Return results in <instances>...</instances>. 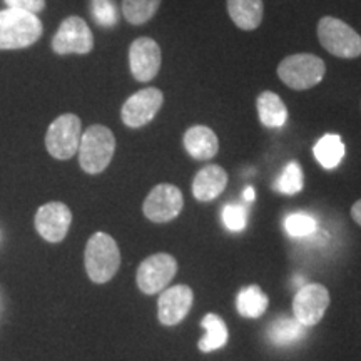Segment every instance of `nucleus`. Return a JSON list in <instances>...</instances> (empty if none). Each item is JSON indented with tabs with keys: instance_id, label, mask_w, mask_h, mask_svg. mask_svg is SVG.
I'll return each mask as SVG.
<instances>
[{
	"instance_id": "nucleus-1",
	"label": "nucleus",
	"mask_w": 361,
	"mask_h": 361,
	"mask_svg": "<svg viewBox=\"0 0 361 361\" xmlns=\"http://www.w3.org/2000/svg\"><path fill=\"white\" fill-rule=\"evenodd\" d=\"M42 22L35 13L4 8L0 11V51H19L42 37Z\"/></svg>"
},
{
	"instance_id": "nucleus-2",
	"label": "nucleus",
	"mask_w": 361,
	"mask_h": 361,
	"mask_svg": "<svg viewBox=\"0 0 361 361\" xmlns=\"http://www.w3.org/2000/svg\"><path fill=\"white\" fill-rule=\"evenodd\" d=\"M116 152V137L109 128L92 124L82 133L79 144V166L87 174H101L109 168Z\"/></svg>"
},
{
	"instance_id": "nucleus-3",
	"label": "nucleus",
	"mask_w": 361,
	"mask_h": 361,
	"mask_svg": "<svg viewBox=\"0 0 361 361\" xmlns=\"http://www.w3.org/2000/svg\"><path fill=\"white\" fill-rule=\"evenodd\" d=\"M84 264L92 283L111 281L121 268V251L114 238L106 233L92 234L84 251Z\"/></svg>"
},
{
	"instance_id": "nucleus-4",
	"label": "nucleus",
	"mask_w": 361,
	"mask_h": 361,
	"mask_svg": "<svg viewBox=\"0 0 361 361\" xmlns=\"http://www.w3.org/2000/svg\"><path fill=\"white\" fill-rule=\"evenodd\" d=\"M278 78L293 90L313 89L324 79L326 64L314 54L300 52L284 57L278 64Z\"/></svg>"
},
{
	"instance_id": "nucleus-5",
	"label": "nucleus",
	"mask_w": 361,
	"mask_h": 361,
	"mask_svg": "<svg viewBox=\"0 0 361 361\" xmlns=\"http://www.w3.org/2000/svg\"><path fill=\"white\" fill-rule=\"evenodd\" d=\"M316 34L322 47L331 56L338 59L361 57V35L341 19L331 16L322 17Z\"/></svg>"
},
{
	"instance_id": "nucleus-6",
	"label": "nucleus",
	"mask_w": 361,
	"mask_h": 361,
	"mask_svg": "<svg viewBox=\"0 0 361 361\" xmlns=\"http://www.w3.org/2000/svg\"><path fill=\"white\" fill-rule=\"evenodd\" d=\"M80 137H82V121L79 116H59L52 121L45 133V147L47 152L57 161H69L78 154Z\"/></svg>"
},
{
	"instance_id": "nucleus-7",
	"label": "nucleus",
	"mask_w": 361,
	"mask_h": 361,
	"mask_svg": "<svg viewBox=\"0 0 361 361\" xmlns=\"http://www.w3.org/2000/svg\"><path fill=\"white\" fill-rule=\"evenodd\" d=\"M178 274V261L169 252H156L139 264L135 283L144 295L151 296L164 291Z\"/></svg>"
},
{
	"instance_id": "nucleus-8",
	"label": "nucleus",
	"mask_w": 361,
	"mask_h": 361,
	"mask_svg": "<svg viewBox=\"0 0 361 361\" xmlns=\"http://www.w3.org/2000/svg\"><path fill=\"white\" fill-rule=\"evenodd\" d=\"M51 45L59 56H87L94 49V34L82 17L71 16L61 22Z\"/></svg>"
},
{
	"instance_id": "nucleus-9",
	"label": "nucleus",
	"mask_w": 361,
	"mask_h": 361,
	"mask_svg": "<svg viewBox=\"0 0 361 361\" xmlns=\"http://www.w3.org/2000/svg\"><path fill=\"white\" fill-rule=\"evenodd\" d=\"M184 207L183 192L169 183L157 184L142 202V213L151 223L164 224L178 218Z\"/></svg>"
},
{
	"instance_id": "nucleus-10",
	"label": "nucleus",
	"mask_w": 361,
	"mask_h": 361,
	"mask_svg": "<svg viewBox=\"0 0 361 361\" xmlns=\"http://www.w3.org/2000/svg\"><path fill=\"white\" fill-rule=\"evenodd\" d=\"M164 106V94L157 87L137 90L121 107V119L130 129H141L154 121Z\"/></svg>"
},
{
	"instance_id": "nucleus-11",
	"label": "nucleus",
	"mask_w": 361,
	"mask_h": 361,
	"mask_svg": "<svg viewBox=\"0 0 361 361\" xmlns=\"http://www.w3.org/2000/svg\"><path fill=\"white\" fill-rule=\"evenodd\" d=\"M329 301L328 288L322 283H310L296 291L293 300V313L295 319L303 326H316L326 313Z\"/></svg>"
},
{
	"instance_id": "nucleus-12",
	"label": "nucleus",
	"mask_w": 361,
	"mask_h": 361,
	"mask_svg": "<svg viewBox=\"0 0 361 361\" xmlns=\"http://www.w3.org/2000/svg\"><path fill=\"white\" fill-rule=\"evenodd\" d=\"M162 66L159 44L151 37H137L129 47V69L137 82L156 79Z\"/></svg>"
},
{
	"instance_id": "nucleus-13",
	"label": "nucleus",
	"mask_w": 361,
	"mask_h": 361,
	"mask_svg": "<svg viewBox=\"0 0 361 361\" xmlns=\"http://www.w3.org/2000/svg\"><path fill=\"white\" fill-rule=\"evenodd\" d=\"M35 231L47 243L64 241L72 224L71 207L61 201H51L40 206L35 213Z\"/></svg>"
},
{
	"instance_id": "nucleus-14",
	"label": "nucleus",
	"mask_w": 361,
	"mask_h": 361,
	"mask_svg": "<svg viewBox=\"0 0 361 361\" xmlns=\"http://www.w3.org/2000/svg\"><path fill=\"white\" fill-rule=\"evenodd\" d=\"M194 303V293L188 284H176L161 291L157 300V318L164 326H176L189 314Z\"/></svg>"
},
{
	"instance_id": "nucleus-15",
	"label": "nucleus",
	"mask_w": 361,
	"mask_h": 361,
	"mask_svg": "<svg viewBox=\"0 0 361 361\" xmlns=\"http://www.w3.org/2000/svg\"><path fill=\"white\" fill-rule=\"evenodd\" d=\"M228 173L218 164H207L192 179V196L200 202L218 200L228 186Z\"/></svg>"
},
{
	"instance_id": "nucleus-16",
	"label": "nucleus",
	"mask_w": 361,
	"mask_h": 361,
	"mask_svg": "<svg viewBox=\"0 0 361 361\" xmlns=\"http://www.w3.org/2000/svg\"><path fill=\"white\" fill-rule=\"evenodd\" d=\"M183 144L188 154L196 161H209L219 152L218 134L207 126L197 124L189 128L184 133Z\"/></svg>"
},
{
	"instance_id": "nucleus-17",
	"label": "nucleus",
	"mask_w": 361,
	"mask_h": 361,
	"mask_svg": "<svg viewBox=\"0 0 361 361\" xmlns=\"http://www.w3.org/2000/svg\"><path fill=\"white\" fill-rule=\"evenodd\" d=\"M226 8L234 25L245 32H252L263 22V0H226Z\"/></svg>"
},
{
	"instance_id": "nucleus-18",
	"label": "nucleus",
	"mask_w": 361,
	"mask_h": 361,
	"mask_svg": "<svg viewBox=\"0 0 361 361\" xmlns=\"http://www.w3.org/2000/svg\"><path fill=\"white\" fill-rule=\"evenodd\" d=\"M256 111L261 124L268 129H279L288 121V107L281 97L273 90H263L256 97Z\"/></svg>"
},
{
	"instance_id": "nucleus-19",
	"label": "nucleus",
	"mask_w": 361,
	"mask_h": 361,
	"mask_svg": "<svg viewBox=\"0 0 361 361\" xmlns=\"http://www.w3.org/2000/svg\"><path fill=\"white\" fill-rule=\"evenodd\" d=\"M201 326L206 329V336H202L200 343H197L200 351H202V353H211V351L224 348L226 343L229 340V331L221 316L207 313L202 318Z\"/></svg>"
},
{
	"instance_id": "nucleus-20",
	"label": "nucleus",
	"mask_w": 361,
	"mask_h": 361,
	"mask_svg": "<svg viewBox=\"0 0 361 361\" xmlns=\"http://www.w3.org/2000/svg\"><path fill=\"white\" fill-rule=\"evenodd\" d=\"M268 296H266L264 291L261 290L259 286H256V284H251V286L239 291L236 300L238 313L241 314L243 318L250 319L261 318V316L266 313V310H268Z\"/></svg>"
},
{
	"instance_id": "nucleus-21",
	"label": "nucleus",
	"mask_w": 361,
	"mask_h": 361,
	"mask_svg": "<svg viewBox=\"0 0 361 361\" xmlns=\"http://www.w3.org/2000/svg\"><path fill=\"white\" fill-rule=\"evenodd\" d=\"M316 161L323 166L324 169H335L345 157V144L341 137L336 134H326L316 142L313 149Z\"/></svg>"
},
{
	"instance_id": "nucleus-22",
	"label": "nucleus",
	"mask_w": 361,
	"mask_h": 361,
	"mask_svg": "<svg viewBox=\"0 0 361 361\" xmlns=\"http://www.w3.org/2000/svg\"><path fill=\"white\" fill-rule=\"evenodd\" d=\"M268 335L274 345L286 346L301 340L306 335V326L296 319L288 318V316H279L269 326Z\"/></svg>"
},
{
	"instance_id": "nucleus-23",
	"label": "nucleus",
	"mask_w": 361,
	"mask_h": 361,
	"mask_svg": "<svg viewBox=\"0 0 361 361\" xmlns=\"http://www.w3.org/2000/svg\"><path fill=\"white\" fill-rule=\"evenodd\" d=\"M162 0H123V16L130 25H144L159 11Z\"/></svg>"
},
{
	"instance_id": "nucleus-24",
	"label": "nucleus",
	"mask_w": 361,
	"mask_h": 361,
	"mask_svg": "<svg viewBox=\"0 0 361 361\" xmlns=\"http://www.w3.org/2000/svg\"><path fill=\"white\" fill-rule=\"evenodd\" d=\"M303 184L305 176L300 162L291 161L288 162L283 174L279 176V179L274 183V191L286 194V196H295V194L303 191Z\"/></svg>"
},
{
	"instance_id": "nucleus-25",
	"label": "nucleus",
	"mask_w": 361,
	"mask_h": 361,
	"mask_svg": "<svg viewBox=\"0 0 361 361\" xmlns=\"http://www.w3.org/2000/svg\"><path fill=\"white\" fill-rule=\"evenodd\" d=\"M284 228H286L288 234L293 238H305L314 233L316 221L308 214L296 213L290 214L284 219Z\"/></svg>"
},
{
	"instance_id": "nucleus-26",
	"label": "nucleus",
	"mask_w": 361,
	"mask_h": 361,
	"mask_svg": "<svg viewBox=\"0 0 361 361\" xmlns=\"http://www.w3.org/2000/svg\"><path fill=\"white\" fill-rule=\"evenodd\" d=\"M92 16L102 27H112L117 20L114 2L112 0H92Z\"/></svg>"
},
{
	"instance_id": "nucleus-27",
	"label": "nucleus",
	"mask_w": 361,
	"mask_h": 361,
	"mask_svg": "<svg viewBox=\"0 0 361 361\" xmlns=\"http://www.w3.org/2000/svg\"><path fill=\"white\" fill-rule=\"evenodd\" d=\"M223 221L229 231H243L247 223L245 207L238 204H228L223 209Z\"/></svg>"
},
{
	"instance_id": "nucleus-28",
	"label": "nucleus",
	"mask_w": 361,
	"mask_h": 361,
	"mask_svg": "<svg viewBox=\"0 0 361 361\" xmlns=\"http://www.w3.org/2000/svg\"><path fill=\"white\" fill-rule=\"evenodd\" d=\"M8 8H17V11L30 12L37 16L45 8V0H4Z\"/></svg>"
},
{
	"instance_id": "nucleus-29",
	"label": "nucleus",
	"mask_w": 361,
	"mask_h": 361,
	"mask_svg": "<svg viewBox=\"0 0 361 361\" xmlns=\"http://www.w3.org/2000/svg\"><path fill=\"white\" fill-rule=\"evenodd\" d=\"M351 218L358 226H361V200H358L351 206Z\"/></svg>"
},
{
	"instance_id": "nucleus-30",
	"label": "nucleus",
	"mask_w": 361,
	"mask_h": 361,
	"mask_svg": "<svg viewBox=\"0 0 361 361\" xmlns=\"http://www.w3.org/2000/svg\"><path fill=\"white\" fill-rule=\"evenodd\" d=\"M243 196H245V200L246 201H255V197H256V192H255V189L252 188H246L245 189V192H243Z\"/></svg>"
}]
</instances>
